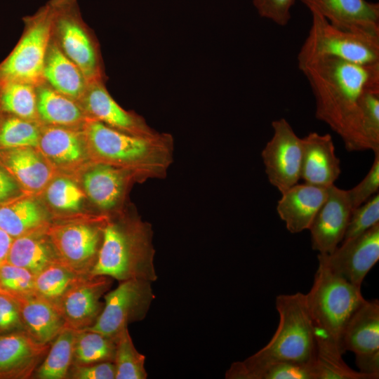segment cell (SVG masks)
Wrapping results in <instances>:
<instances>
[{
    "label": "cell",
    "mask_w": 379,
    "mask_h": 379,
    "mask_svg": "<svg viewBox=\"0 0 379 379\" xmlns=\"http://www.w3.org/2000/svg\"><path fill=\"white\" fill-rule=\"evenodd\" d=\"M299 69L314 95L316 118L341 138L347 151L370 150L361 131L360 100L366 90L379 87V62L322 57Z\"/></svg>",
    "instance_id": "1"
},
{
    "label": "cell",
    "mask_w": 379,
    "mask_h": 379,
    "mask_svg": "<svg viewBox=\"0 0 379 379\" xmlns=\"http://www.w3.org/2000/svg\"><path fill=\"white\" fill-rule=\"evenodd\" d=\"M82 126L84 137L99 163L130 171L140 182L166 177L173 162L174 141L171 134L135 135L88 117Z\"/></svg>",
    "instance_id": "2"
},
{
    "label": "cell",
    "mask_w": 379,
    "mask_h": 379,
    "mask_svg": "<svg viewBox=\"0 0 379 379\" xmlns=\"http://www.w3.org/2000/svg\"><path fill=\"white\" fill-rule=\"evenodd\" d=\"M152 238L151 224L138 218L107 220L90 275L106 276L121 281L131 279L156 281Z\"/></svg>",
    "instance_id": "3"
},
{
    "label": "cell",
    "mask_w": 379,
    "mask_h": 379,
    "mask_svg": "<svg viewBox=\"0 0 379 379\" xmlns=\"http://www.w3.org/2000/svg\"><path fill=\"white\" fill-rule=\"evenodd\" d=\"M275 305L279 318L277 328L268 343L250 357L259 361L312 363L316 340L306 294L279 295Z\"/></svg>",
    "instance_id": "4"
},
{
    "label": "cell",
    "mask_w": 379,
    "mask_h": 379,
    "mask_svg": "<svg viewBox=\"0 0 379 379\" xmlns=\"http://www.w3.org/2000/svg\"><path fill=\"white\" fill-rule=\"evenodd\" d=\"M306 299L314 335L327 337L339 347L347 322L365 300L360 287L321 263Z\"/></svg>",
    "instance_id": "5"
},
{
    "label": "cell",
    "mask_w": 379,
    "mask_h": 379,
    "mask_svg": "<svg viewBox=\"0 0 379 379\" xmlns=\"http://www.w3.org/2000/svg\"><path fill=\"white\" fill-rule=\"evenodd\" d=\"M297 56L300 69L322 57L369 65L379 62V36L338 28L316 13Z\"/></svg>",
    "instance_id": "6"
},
{
    "label": "cell",
    "mask_w": 379,
    "mask_h": 379,
    "mask_svg": "<svg viewBox=\"0 0 379 379\" xmlns=\"http://www.w3.org/2000/svg\"><path fill=\"white\" fill-rule=\"evenodd\" d=\"M53 11L49 1L23 18L22 34L9 55L0 62V86L11 82L36 87L45 83L44 67L51 39Z\"/></svg>",
    "instance_id": "7"
},
{
    "label": "cell",
    "mask_w": 379,
    "mask_h": 379,
    "mask_svg": "<svg viewBox=\"0 0 379 379\" xmlns=\"http://www.w3.org/2000/svg\"><path fill=\"white\" fill-rule=\"evenodd\" d=\"M53 11L52 37L80 69L88 83L105 80L98 41L84 21L77 0H50Z\"/></svg>",
    "instance_id": "8"
},
{
    "label": "cell",
    "mask_w": 379,
    "mask_h": 379,
    "mask_svg": "<svg viewBox=\"0 0 379 379\" xmlns=\"http://www.w3.org/2000/svg\"><path fill=\"white\" fill-rule=\"evenodd\" d=\"M154 298L151 281L135 279L121 281L105 295L104 306L95 321L84 330L115 340L129 322L145 317Z\"/></svg>",
    "instance_id": "9"
},
{
    "label": "cell",
    "mask_w": 379,
    "mask_h": 379,
    "mask_svg": "<svg viewBox=\"0 0 379 379\" xmlns=\"http://www.w3.org/2000/svg\"><path fill=\"white\" fill-rule=\"evenodd\" d=\"M272 127V137L261 157L269 182L281 194L300 179L302 138L284 118L273 121Z\"/></svg>",
    "instance_id": "10"
},
{
    "label": "cell",
    "mask_w": 379,
    "mask_h": 379,
    "mask_svg": "<svg viewBox=\"0 0 379 379\" xmlns=\"http://www.w3.org/2000/svg\"><path fill=\"white\" fill-rule=\"evenodd\" d=\"M340 347L356 356L359 371L379 378V302L364 301L347 322L340 340Z\"/></svg>",
    "instance_id": "11"
},
{
    "label": "cell",
    "mask_w": 379,
    "mask_h": 379,
    "mask_svg": "<svg viewBox=\"0 0 379 379\" xmlns=\"http://www.w3.org/2000/svg\"><path fill=\"white\" fill-rule=\"evenodd\" d=\"M321 263L360 287L379 260V223L363 234L343 241L333 252L317 255Z\"/></svg>",
    "instance_id": "12"
},
{
    "label": "cell",
    "mask_w": 379,
    "mask_h": 379,
    "mask_svg": "<svg viewBox=\"0 0 379 379\" xmlns=\"http://www.w3.org/2000/svg\"><path fill=\"white\" fill-rule=\"evenodd\" d=\"M104 225L69 223L51 227L48 234L59 262L77 274L87 267L91 270L102 242Z\"/></svg>",
    "instance_id": "13"
},
{
    "label": "cell",
    "mask_w": 379,
    "mask_h": 379,
    "mask_svg": "<svg viewBox=\"0 0 379 379\" xmlns=\"http://www.w3.org/2000/svg\"><path fill=\"white\" fill-rule=\"evenodd\" d=\"M352 210L347 190L328 187L327 197L309 228L312 248L320 254L333 252L344 238Z\"/></svg>",
    "instance_id": "14"
},
{
    "label": "cell",
    "mask_w": 379,
    "mask_h": 379,
    "mask_svg": "<svg viewBox=\"0 0 379 379\" xmlns=\"http://www.w3.org/2000/svg\"><path fill=\"white\" fill-rule=\"evenodd\" d=\"M79 104L88 117L119 131L139 136H153L159 132L133 112L122 108L111 96L105 80L88 83Z\"/></svg>",
    "instance_id": "15"
},
{
    "label": "cell",
    "mask_w": 379,
    "mask_h": 379,
    "mask_svg": "<svg viewBox=\"0 0 379 379\" xmlns=\"http://www.w3.org/2000/svg\"><path fill=\"white\" fill-rule=\"evenodd\" d=\"M311 13L343 29L379 36V4L366 0H300Z\"/></svg>",
    "instance_id": "16"
},
{
    "label": "cell",
    "mask_w": 379,
    "mask_h": 379,
    "mask_svg": "<svg viewBox=\"0 0 379 379\" xmlns=\"http://www.w3.org/2000/svg\"><path fill=\"white\" fill-rule=\"evenodd\" d=\"M108 277H91L78 280L59 299L57 305L65 327L78 331L91 326L100 314L102 305L100 298L109 287Z\"/></svg>",
    "instance_id": "17"
},
{
    "label": "cell",
    "mask_w": 379,
    "mask_h": 379,
    "mask_svg": "<svg viewBox=\"0 0 379 379\" xmlns=\"http://www.w3.org/2000/svg\"><path fill=\"white\" fill-rule=\"evenodd\" d=\"M133 181L140 182L134 173L98 163L84 175L83 183L91 202L102 212L110 213L121 207Z\"/></svg>",
    "instance_id": "18"
},
{
    "label": "cell",
    "mask_w": 379,
    "mask_h": 379,
    "mask_svg": "<svg viewBox=\"0 0 379 379\" xmlns=\"http://www.w3.org/2000/svg\"><path fill=\"white\" fill-rule=\"evenodd\" d=\"M300 178L305 183L328 187L341 173L340 161L335 152L332 137L311 132L302 138Z\"/></svg>",
    "instance_id": "19"
},
{
    "label": "cell",
    "mask_w": 379,
    "mask_h": 379,
    "mask_svg": "<svg viewBox=\"0 0 379 379\" xmlns=\"http://www.w3.org/2000/svg\"><path fill=\"white\" fill-rule=\"evenodd\" d=\"M327 195L328 187L297 183L281 193L277 213L291 233L309 230Z\"/></svg>",
    "instance_id": "20"
},
{
    "label": "cell",
    "mask_w": 379,
    "mask_h": 379,
    "mask_svg": "<svg viewBox=\"0 0 379 379\" xmlns=\"http://www.w3.org/2000/svg\"><path fill=\"white\" fill-rule=\"evenodd\" d=\"M21 314L30 335L36 340L48 343L65 328V320L55 304L35 291L28 293H15Z\"/></svg>",
    "instance_id": "21"
},
{
    "label": "cell",
    "mask_w": 379,
    "mask_h": 379,
    "mask_svg": "<svg viewBox=\"0 0 379 379\" xmlns=\"http://www.w3.org/2000/svg\"><path fill=\"white\" fill-rule=\"evenodd\" d=\"M44 78L53 89L78 102L88 86L82 72L62 51L52 36L45 58Z\"/></svg>",
    "instance_id": "22"
},
{
    "label": "cell",
    "mask_w": 379,
    "mask_h": 379,
    "mask_svg": "<svg viewBox=\"0 0 379 379\" xmlns=\"http://www.w3.org/2000/svg\"><path fill=\"white\" fill-rule=\"evenodd\" d=\"M312 362L259 361L249 357L244 361L233 363L226 371L225 378L314 379Z\"/></svg>",
    "instance_id": "23"
},
{
    "label": "cell",
    "mask_w": 379,
    "mask_h": 379,
    "mask_svg": "<svg viewBox=\"0 0 379 379\" xmlns=\"http://www.w3.org/2000/svg\"><path fill=\"white\" fill-rule=\"evenodd\" d=\"M39 119L50 126L73 127L88 117L77 100L53 89L46 82L36 86Z\"/></svg>",
    "instance_id": "24"
},
{
    "label": "cell",
    "mask_w": 379,
    "mask_h": 379,
    "mask_svg": "<svg viewBox=\"0 0 379 379\" xmlns=\"http://www.w3.org/2000/svg\"><path fill=\"white\" fill-rule=\"evenodd\" d=\"M83 135L71 127L47 126L41 130L38 147L51 161L59 166H72L84 157Z\"/></svg>",
    "instance_id": "25"
},
{
    "label": "cell",
    "mask_w": 379,
    "mask_h": 379,
    "mask_svg": "<svg viewBox=\"0 0 379 379\" xmlns=\"http://www.w3.org/2000/svg\"><path fill=\"white\" fill-rule=\"evenodd\" d=\"M1 157L7 170L29 191L43 188L51 178L48 165L34 147L8 149Z\"/></svg>",
    "instance_id": "26"
},
{
    "label": "cell",
    "mask_w": 379,
    "mask_h": 379,
    "mask_svg": "<svg viewBox=\"0 0 379 379\" xmlns=\"http://www.w3.org/2000/svg\"><path fill=\"white\" fill-rule=\"evenodd\" d=\"M57 262H60L51 243L34 233L15 238L6 260V263L28 270L34 276Z\"/></svg>",
    "instance_id": "27"
},
{
    "label": "cell",
    "mask_w": 379,
    "mask_h": 379,
    "mask_svg": "<svg viewBox=\"0 0 379 379\" xmlns=\"http://www.w3.org/2000/svg\"><path fill=\"white\" fill-rule=\"evenodd\" d=\"M48 345L31 335L15 333L0 337V373L20 368H32Z\"/></svg>",
    "instance_id": "28"
},
{
    "label": "cell",
    "mask_w": 379,
    "mask_h": 379,
    "mask_svg": "<svg viewBox=\"0 0 379 379\" xmlns=\"http://www.w3.org/2000/svg\"><path fill=\"white\" fill-rule=\"evenodd\" d=\"M45 222L44 212L31 198H18L0 206V228L13 238L34 233Z\"/></svg>",
    "instance_id": "29"
},
{
    "label": "cell",
    "mask_w": 379,
    "mask_h": 379,
    "mask_svg": "<svg viewBox=\"0 0 379 379\" xmlns=\"http://www.w3.org/2000/svg\"><path fill=\"white\" fill-rule=\"evenodd\" d=\"M316 350L312 362L314 379H378L352 369L343 360L339 345L324 336L314 335Z\"/></svg>",
    "instance_id": "30"
},
{
    "label": "cell",
    "mask_w": 379,
    "mask_h": 379,
    "mask_svg": "<svg viewBox=\"0 0 379 379\" xmlns=\"http://www.w3.org/2000/svg\"><path fill=\"white\" fill-rule=\"evenodd\" d=\"M0 112L32 121L39 119L36 86L22 82L1 86Z\"/></svg>",
    "instance_id": "31"
},
{
    "label": "cell",
    "mask_w": 379,
    "mask_h": 379,
    "mask_svg": "<svg viewBox=\"0 0 379 379\" xmlns=\"http://www.w3.org/2000/svg\"><path fill=\"white\" fill-rule=\"evenodd\" d=\"M77 331L65 327L56 336L46 358L38 369L42 379H61L65 377L72 357Z\"/></svg>",
    "instance_id": "32"
},
{
    "label": "cell",
    "mask_w": 379,
    "mask_h": 379,
    "mask_svg": "<svg viewBox=\"0 0 379 379\" xmlns=\"http://www.w3.org/2000/svg\"><path fill=\"white\" fill-rule=\"evenodd\" d=\"M41 128L36 121L1 112L0 147L4 149L38 147Z\"/></svg>",
    "instance_id": "33"
},
{
    "label": "cell",
    "mask_w": 379,
    "mask_h": 379,
    "mask_svg": "<svg viewBox=\"0 0 379 379\" xmlns=\"http://www.w3.org/2000/svg\"><path fill=\"white\" fill-rule=\"evenodd\" d=\"M145 356L138 352L129 334L124 328L115 338L114 363L116 379H145Z\"/></svg>",
    "instance_id": "34"
},
{
    "label": "cell",
    "mask_w": 379,
    "mask_h": 379,
    "mask_svg": "<svg viewBox=\"0 0 379 379\" xmlns=\"http://www.w3.org/2000/svg\"><path fill=\"white\" fill-rule=\"evenodd\" d=\"M77 334L74 356L84 364L114 361L115 340L100 333L83 330Z\"/></svg>",
    "instance_id": "35"
},
{
    "label": "cell",
    "mask_w": 379,
    "mask_h": 379,
    "mask_svg": "<svg viewBox=\"0 0 379 379\" xmlns=\"http://www.w3.org/2000/svg\"><path fill=\"white\" fill-rule=\"evenodd\" d=\"M77 275L60 262L52 264L34 277V291L51 301L59 300L79 280Z\"/></svg>",
    "instance_id": "36"
},
{
    "label": "cell",
    "mask_w": 379,
    "mask_h": 379,
    "mask_svg": "<svg viewBox=\"0 0 379 379\" xmlns=\"http://www.w3.org/2000/svg\"><path fill=\"white\" fill-rule=\"evenodd\" d=\"M360 113L361 131L370 150L379 152V87L364 93Z\"/></svg>",
    "instance_id": "37"
},
{
    "label": "cell",
    "mask_w": 379,
    "mask_h": 379,
    "mask_svg": "<svg viewBox=\"0 0 379 379\" xmlns=\"http://www.w3.org/2000/svg\"><path fill=\"white\" fill-rule=\"evenodd\" d=\"M84 194L72 180L59 178L53 180L48 187L46 197L50 204L59 210H77Z\"/></svg>",
    "instance_id": "38"
},
{
    "label": "cell",
    "mask_w": 379,
    "mask_h": 379,
    "mask_svg": "<svg viewBox=\"0 0 379 379\" xmlns=\"http://www.w3.org/2000/svg\"><path fill=\"white\" fill-rule=\"evenodd\" d=\"M378 223H379L378 193L352 210L343 241L354 238Z\"/></svg>",
    "instance_id": "39"
},
{
    "label": "cell",
    "mask_w": 379,
    "mask_h": 379,
    "mask_svg": "<svg viewBox=\"0 0 379 379\" xmlns=\"http://www.w3.org/2000/svg\"><path fill=\"white\" fill-rule=\"evenodd\" d=\"M34 277L28 270L9 263L0 267V285L11 292H34Z\"/></svg>",
    "instance_id": "40"
},
{
    "label": "cell",
    "mask_w": 379,
    "mask_h": 379,
    "mask_svg": "<svg viewBox=\"0 0 379 379\" xmlns=\"http://www.w3.org/2000/svg\"><path fill=\"white\" fill-rule=\"evenodd\" d=\"M373 163L364 178L348 190V196L354 208L359 206L378 193L379 189V152H374Z\"/></svg>",
    "instance_id": "41"
},
{
    "label": "cell",
    "mask_w": 379,
    "mask_h": 379,
    "mask_svg": "<svg viewBox=\"0 0 379 379\" xmlns=\"http://www.w3.org/2000/svg\"><path fill=\"white\" fill-rule=\"evenodd\" d=\"M295 0H253L258 13L262 18L271 20L279 26L289 22L291 9Z\"/></svg>",
    "instance_id": "42"
},
{
    "label": "cell",
    "mask_w": 379,
    "mask_h": 379,
    "mask_svg": "<svg viewBox=\"0 0 379 379\" xmlns=\"http://www.w3.org/2000/svg\"><path fill=\"white\" fill-rule=\"evenodd\" d=\"M115 376V365L112 361L79 366L73 374V378L79 379H114Z\"/></svg>",
    "instance_id": "43"
},
{
    "label": "cell",
    "mask_w": 379,
    "mask_h": 379,
    "mask_svg": "<svg viewBox=\"0 0 379 379\" xmlns=\"http://www.w3.org/2000/svg\"><path fill=\"white\" fill-rule=\"evenodd\" d=\"M20 322V311L17 304L9 297L0 293V329L15 327Z\"/></svg>",
    "instance_id": "44"
},
{
    "label": "cell",
    "mask_w": 379,
    "mask_h": 379,
    "mask_svg": "<svg viewBox=\"0 0 379 379\" xmlns=\"http://www.w3.org/2000/svg\"><path fill=\"white\" fill-rule=\"evenodd\" d=\"M17 185L12 177L0 168V201L11 197L17 190Z\"/></svg>",
    "instance_id": "45"
},
{
    "label": "cell",
    "mask_w": 379,
    "mask_h": 379,
    "mask_svg": "<svg viewBox=\"0 0 379 379\" xmlns=\"http://www.w3.org/2000/svg\"><path fill=\"white\" fill-rule=\"evenodd\" d=\"M13 238L0 228V267L6 263Z\"/></svg>",
    "instance_id": "46"
},
{
    "label": "cell",
    "mask_w": 379,
    "mask_h": 379,
    "mask_svg": "<svg viewBox=\"0 0 379 379\" xmlns=\"http://www.w3.org/2000/svg\"><path fill=\"white\" fill-rule=\"evenodd\" d=\"M1 291H2V290H1V288H0V293H1Z\"/></svg>",
    "instance_id": "47"
}]
</instances>
